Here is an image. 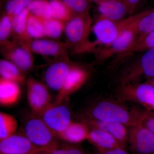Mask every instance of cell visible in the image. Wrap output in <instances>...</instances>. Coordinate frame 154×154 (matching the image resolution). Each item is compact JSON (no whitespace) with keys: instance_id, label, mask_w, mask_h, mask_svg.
I'll return each mask as SVG.
<instances>
[{"instance_id":"1","label":"cell","mask_w":154,"mask_h":154,"mask_svg":"<svg viewBox=\"0 0 154 154\" xmlns=\"http://www.w3.org/2000/svg\"><path fill=\"white\" fill-rule=\"evenodd\" d=\"M143 13V11L117 21L99 18L93 25L90 33V35L94 36V39L86 41L76 53L96 54L100 49L111 44L123 30L136 22Z\"/></svg>"},{"instance_id":"2","label":"cell","mask_w":154,"mask_h":154,"mask_svg":"<svg viewBox=\"0 0 154 154\" xmlns=\"http://www.w3.org/2000/svg\"><path fill=\"white\" fill-rule=\"evenodd\" d=\"M139 109L129 110L119 101L105 99L87 110L84 116L89 118L124 125L128 127L140 124Z\"/></svg>"},{"instance_id":"3","label":"cell","mask_w":154,"mask_h":154,"mask_svg":"<svg viewBox=\"0 0 154 154\" xmlns=\"http://www.w3.org/2000/svg\"><path fill=\"white\" fill-rule=\"evenodd\" d=\"M116 97L119 102H134L142 106L145 110H154V87L148 82L121 85Z\"/></svg>"},{"instance_id":"4","label":"cell","mask_w":154,"mask_h":154,"mask_svg":"<svg viewBox=\"0 0 154 154\" xmlns=\"http://www.w3.org/2000/svg\"><path fill=\"white\" fill-rule=\"evenodd\" d=\"M92 20L89 13L74 16L66 23L64 33L68 49L75 53L85 42L91 32Z\"/></svg>"},{"instance_id":"5","label":"cell","mask_w":154,"mask_h":154,"mask_svg":"<svg viewBox=\"0 0 154 154\" xmlns=\"http://www.w3.org/2000/svg\"><path fill=\"white\" fill-rule=\"evenodd\" d=\"M24 134L42 151L57 141L56 135L37 116L29 118L26 122L24 125Z\"/></svg>"},{"instance_id":"6","label":"cell","mask_w":154,"mask_h":154,"mask_svg":"<svg viewBox=\"0 0 154 154\" xmlns=\"http://www.w3.org/2000/svg\"><path fill=\"white\" fill-rule=\"evenodd\" d=\"M57 137L71 123V113L63 102L51 103L39 116Z\"/></svg>"},{"instance_id":"7","label":"cell","mask_w":154,"mask_h":154,"mask_svg":"<svg viewBox=\"0 0 154 154\" xmlns=\"http://www.w3.org/2000/svg\"><path fill=\"white\" fill-rule=\"evenodd\" d=\"M3 57L15 64L24 72L29 71L34 66L33 53L23 43L13 40L1 45Z\"/></svg>"},{"instance_id":"8","label":"cell","mask_w":154,"mask_h":154,"mask_svg":"<svg viewBox=\"0 0 154 154\" xmlns=\"http://www.w3.org/2000/svg\"><path fill=\"white\" fill-rule=\"evenodd\" d=\"M135 23L123 30L111 44L96 52L97 59L102 61L115 54H122L129 49L139 36Z\"/></svg>"},{"instance_id":"9","label":"cell","mask_w":154,"mask_h":154,"mask_svg":"<svg viewBox=\"0 0 154 154\" xmlns=\"http://www.w3.org/2000/svg\"><path fill=\"white\" fill-rule=\"evenodd\" d=\"M27 100L33 115L39 116L51 104V97L47 88L36 79L27 81Z\"/></svg>"},{"instance_id":"10","label":"cell","mask_w":154,"mask_h":154,"mask_svg":"<svg viewBox=\"0 0 154 154\" xmlns=\"http://www.w3.org/2000/svg\"><path fill=\"white\" fill-rule=\"evenodd\" d=\"M142 76L147 81L154 77V48L146 51L140 60L125 72L120 79L121 85L137 83Z\"/></svg>"},{"instance_id":"11","label":"cell","mask_w":154,"mask_h":154,"mask_svg":"<svg viewBox=\"0 0 154 154\" xmlns=\"http://www.w3.org/2000/svg\"><path fill=\"white\" fill-rule=\"evenodd\" d=\"M128 142L134 154H154V134L140 124L128 127Z\"/></svg>"},{"instance_id":"12","label":"cell","mask_w":154,"mask_h":154,"mask_svg":"<svg viewBox=\"0 0 154 154\" xmlns=\"http://www.w3.org/2000/svg\"><path fill=\"white\" fill-rule=\"evenodd\" d=\"M74 64L68 57L56 59L45 72L44 80L47 87L59 92Z\"/></svg>"},{"instance_id":"13","label":"cell","mask_w":154,"mask_h":154,"mask_svg":"<svg viewBox=\"0 0 154 154\" xmlns=\"http://www.w3.org/2000/svg\"><path fill=\"white\" fill-rule=\"evenodd\" d=\"M23 43L33 53L38 55L53 57L55 59L68 57L66 43L54 39H30Z\"/></svg>"},{"instance_id":"14","label":"cell","mask_w":154,"mask_h":154,"mask_svg":"<svg viewBox=\"0 0 154 154\" xmlns=\"http://www.w3.org/2000/svg\"><path fill=\"white\" fill-rule=\"evenodd\" d=\"M89 75L90 73L86 69L74 64L54 102H63L69 96L76 92L85 85Z\"/></svg>"},{"instance_id":"15","label":"cell","mask_w":154,"mask_h":154,"mask_svg":"<svg viewBox=\"0 0 154 154\" xmlns=\"http://www.w3.org/2000/svg\"><path fill=\"white\" fill-rule=\"evenodd\" d=\"M41 151L24 134H15L0 141L1 154H35Z\"/></svg>"},{"instance_id":"16","label":"cell","mask_w":154,"mask_h":154,"mask_svg":"<svg viewBox=\"0 0 154 154\" xmlns=\"http://www.w3.org/2000/svg\"><path fill=\"white\" fill-rule=\"evenodd\" d=\"M81 121L86 123L90 129L102 130L113 135L125 148L128 142V126L120 123L100 121L83 116Z\"/></svg>"},{"instance_id":"17","label":"cell","mask_w":154,"mask_h":154,"mask_svg":"<svg viewBox=\"0 0 154 154\" xmlns=\"http://www.w3.org/2000/svg\"><path fill=\"white\" fill-rule=\"evenodd\" d=\"M99 18L117 21L124 19L129 13L128 7L123 0H104L98 5Z\"/></svg>"},{"instance_id":"18","label":"cell","mask_w":154,"mask_h":154,"mask_svg":"<svg viewBox=\"0 0 154 154\" xmlns=\"http://www.w3.org/2000/svg\"><path fill=\"white\" fill-rule=\"evenodd\" d=\"M88 140L99 151L125 148L113 135L102 130L91 129Z\"/></svg>"},{"instance_id":"19","label":"cell","mask_w":154,"mask_h":154,"mask_svg":"<svg viewBox=\"0 0 154 154\" xmlns=\"http://www.w3.org/2000/svg\"><path fill=\"white\" fill-rule=\"evenodd\" d=\"M89 127L82 122H74L67 128L58 137L67 143L77 144L87 140L90 134Z\"/></svg>"},{"instance_id":"20","label":"cell","mask_w":154,"mask_h":154,"mask_svg":"<svg viewBox=\"0 0 154 154\" xmlns=\"http://www.w3.org/2000/svg\"><path fill=\"white\" fill-rule=\"evenodd\" d=\"M21 95L19 84L16 82L0 78V104L10 106L19 100Z\"/></svg>"},{"instance_id":"21","label":"cell","mask_w":154,"mask_h":154,"mask_svg":"<svg viewBox=\"0 0 154 154\" xmlns=\"http://www.w3.org/2000/svg\"><path fill=\"white\" fill-rule=\"evenodd\" d=\"M30 14L28 8L26 9L13 18L14 40L23 43L30 40L27 31V22Z\"/></svg>"},{"instance_id":"22","label":"cell","mask_w":154,"mask_h":154,"mask_svg":"<svg viewBox=\"0 0 154 154\" xmlns=\"http://www.w3.org/2000/svg\"><path fill=\"white\" fill-rule=\"evenodd\" d=\"M24 73L12 62L5 59L0 60V75L2 79L22 84L25 82Z\"/></svg>"},{"instance_id":"23","label":"cell","mask_w":154,"mask_h":154,"mask_svg":"<svg viewBox=\"0 0 154 154\" xmlns=\"http://www.w3.org/2000/svg\"><path fill=\"white\" fill-rule=\"evenodd\" d=\"M18 122L13 116L5 112L0 113V141L16 134Z\"/></svg>"},{"instance_id":"24","label":"cell","mask_w":154,"mask_h":154,"mask_svg":"<svg viewBox=\"0 0 154 154\" xmlns=\"http://www.w3.org/2000/svg\"><path fill=\"white\" fill-rule=\"evenodd\" d=\"M154 48V30L143 36H138L136 41L129 49L122 54L121 58L125 57L134 53L145 51Z\"/></svg>"},{"instance_id":"25","label":"cell","mask_w":154,"mask_h":154,"mask_svg":"<svg viewBox=\"0 0 154 154\" xmlns=\"http://www.w3.org/2000/svg\"><path fill=\"white\" fill-rule=\"evenodd\" d=\"M51 16L54 19L66 23L75 16L63 0H49Z\"/></svg>"},{"instance_id":"26","label":"cell","mask_w":154,"mask_h":154,"mask_svg":"<svg viewBox=\"0 0 154 154\" xmlns=\"http://www.w3.org/2000/svg\"><path fill=\"white\" fill-rule=\"evenodd\" d=\"M139 36H143L154 30V10L144 11V14L135 23Z\"/></svg>"},{"instance_id":"27","label":"cell","mask_w":154,"mask_h":154,"mask_svg":"<svg viewBox=\"0 0 154 154\" xmlns=\"http://www.w3.org/2000/svg\"><path fill=\"white\" fill-rule=\"evenodd\" d=\"M27 31L30 39L44 38L45 36L43 19L30 14L27 22Z\"/></svg>"},{"instance_id":"28","label":"cell","mask_w":154,"mask_h":154,"mask_svg":"<svg viewBox=\"0 0 154 154\" xmlns=\"http://www.w3.org/2000/svg\"><path fill=\"white\" fill-rule=\"evenodd\" d=\"M28 9L30 14L43 20L52 18L50 5L48 0H33Z\"/></svg>"},{"instance_id":"29","label":"cell","mask_w":154,"mask_h":154,"mask_svg":"<svg viewBox=\"0 0 154 154\" xmlns=\"http://www.w3.org/2000/svg\"><path fill=\"white\" fill-rule=\"evenodd\" d=\"M43 20L45 37L57 39L64 33L66 24L64 22L53 18Z\"/></svg>"},{"instance_id":"30","label":"cell","mask_w":154,"mask_h":154,"mask_svg":"<svg viewBox=\"0 0 154 154\" xmlns=\"http://www.w3.org/2000/svg\"><path fill=\"white\" fill-rule=\"evenodd\" d=\"M68 143L63 144L57 141L42 152L47 154H87L83 149L76 144Z\"/></svg>"},{"instance_id":"31","label":"cell","mask_w":154,"mask_h":154,"mask_svg":"<svg viewBox=\"0 0 154 154\" xmlns=\"http://www.w3.org/2000/svg\"><path fill=\"white\" fill-rule=\"evenodd\" d=\"M13 18L5 14L0 19V43L1 45L9 41L13 35Z\"/></svg>"},{"instance_id":"32","label":"cell","mask_w":154,"mask_h":154,"mask_svg":"<svg viewBox=\"0 0 154 154\" xmlns=\"http://www.w3.org/2000/svg\"><path fill=\"white\" fill-rule=\"evenodd\" d=\"M33 0H9L5 6L6 14L13 17L28 9Z\"/></svg>"},{"instance_id":"33","label":"cell","mask_w":154,"mask_h":154,"mask_svg":"<svg viewBox=\"0 0 154 154\" xmlns=\"http://www.w3.org/2000/svg\"><path fill=\"white\" fill-rule=\"evenodd\" d=\"M75 16L89 13V0H63Z\"/></svg>"},{"instance_id":"34","label":"cell","mask_w":154,"mask_h":154,"mask_svg":"<svg viewBox=\"0 0 154 154\" xmlns=\"http://www.w3.org/2000/svg\"><path fill=\"white\" fill-rule=\"evenodd\" d=\"M140 124L154 134V112L139 109Z\"/></svg>"},{"instance_id":"35","label":"cell","mask_w":154,"mask_h":154,"mask_svg":"<svg viewBox=\"0 0 154 154\" xmlns=\"http://www.w3.org/2000/svg\"><path fill=\"white\" fill-rule=\"evenodd\" d=\"M96 154H130L126 150L125 148L119 147L112 149L109 150L104 151H97Z\"/></svg>"},{"instance_id":"36","label":"cell","mask_w":154,"mask_h":154,"mask_svg":"<svg viewBox=\"0 0 154 154\" xmlns=\"http://www.w3.org/2000/svg\"><path fill=\"white\" fill-rule=\"evenodd\" d=\"M129 9V14H131L134 11L136 6L140 0H123Z\"/></svg>"},{"instance_id":"37","label":"cell","mask_w":154,"mask_h":154,"mask_svg":"<svg viewBox=\"0 0 154 154\" xmlns=\"http://www.w3.org/2000/svg\"><path fill=\"white\" fill-rule=\"evenodd\" d=\"M89 1H92V2H94L96 3V4L98 5L104 0H89Z\"/></svg>"},{"instance_id":"38","label":"cell","mask_w":154,"mask_h":154,"mask_svg":"<svg viewBox=\"0 0 154 154\" xmlns=\"http://www.w3.org/2000/svg\"><path fill=\"white\" fill-rule=\"evenodd\" d=\"M147 82H149L151 84H152V85L154 87V77L153 78L149 80V81H147Z\"/></svg>"},{"instance_id":"39","label":"cell","mask_w":154,"mask_h":154,"mask_svg":"<svg viewBox=\"0 0 154 154\" xmlns=\"http://www.w3.org/2000/svg\"><path fill=\"white\" fill-rule=\"evenodd\" d=\"M35 154H47V153H46L45 152H38L36 153Z\"/></svg>"}]
</instances>
